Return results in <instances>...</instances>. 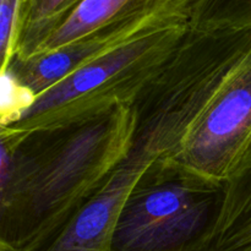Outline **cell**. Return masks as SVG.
<instances>
[{
  "instance_id": "3",
  "label": "cell",
  "mask_w": 251,
  "mask_h": 251,
  "mask_svg": "<svg viewBox=\"0 0 251 251\" xmlns=\"http://www.w3.org/2000/svg\"><path fill=\"white\" fill-rule=\"evenodd\" d=\"M225 181L161 157L140 176L118 217L110 251H210L226 201Z\"/></svg>"
},
{
  "instance_id": "8",
  "label": "cell",
  "mask_w": 251,
  "mask_h": 251,
  "mask_svg": "<svg viewBox=\"0 0 251 251\" xmlns=\"http://www.w3.org/2000/svg\"><path fill=\"white\" fill-rule=\"evenodd\" d=\"M82 0H26L15 55H33L47 36Z\"/></svg>"
},
{
  "instance_id": "4",
  "label": "cell",
  "mask_w": 251,
  "mask_h": 251,
  "mask_svg": "<svg viewBox=\"0 0 251 251\" xmlns=\"http://www.w3.org/2000/svg\"><path fill=\"white\" fill-rule=\"evenodd\" d=\"M199 0H161L95 34L28 58L14 55L0 69L1 122L6 125L38 96L61 82L76 70L146 29L176 17L191 19Z\"/></svg>"
},
{
  "instance_id": "2",
  "label": "cell",
  "mask_w": 251,
  "mask_h": 251,
  "mask_svg": "<svg viewBox=\"0 0 251 251\" xmlns=\"http://www.w3.org/2000/svg\"><path fill=\"white\" fill-rule=\"evenodd\" d=\"M189 28L188 17H176L146 29L69 75L0 127L32 131L77 122L118 103L131 104L168 64Z\"/></svg>"
},
{
  "instance_id": "5",
  "label": "cell",
  "mask_w": 251,
  "mask_h": 251,
  "mask_svg": "<svg viewBox=\"0 0 251 251\" xmlns=\"http://www.w3.org/2000/svg\"><path fill=\"white\" fill-rule=\"evenodd\" d=\"M251 151V47L191 123L171 158L216 181H227Z\"/></svg>"
},
{
  "instance_id": "9",
  "label": "cell",
  "mask_w": 251,
  "mask_h": 251,
  "mask_svg": "<svg viewBox=\"0 0 251 251\" xmlns=\"http://www.w3.org/2000/svg\"><path fill=\"white\" fill-rule=\"evenodd\" d=\"M199 31H249L251 0H199L190 19Z\"/></svg>"
},
{
  "instance_id": "7",
  "label": "cell",
  "mask_w": 251,
  "mask_h": 251,
  "mask_svg": "<svg viewBox=\"0 0 251 251\" xmlns=\"http://www.w3.org/2000/svg\"><path fill=\"white\" fill-rule=\"evenodd\" d=\"M226 185L225 206L210 251H251V151Z\"/></svg>"
},
{
  "instance_id": "10",
  "label": "cell",
  "mask_w": 251,
  "mask_h": 251,
  "mask_svg": "<svg viewBox=\"0 0 251 251\" xmlns=\"http://www.w3.org/2000/svg\"><path fill=\"white\" fill-rule=\"evenodd\" d=\"M26 0H0V69L15 55Z\"/></svg>"
},
{
  "instance_id": "1",
  "label": "cell",
  "mask_w": 251,
  "mask_h": 251,
  "mask_svg": "<svg viewBox=\"0 0 251 251\" xmlns=\"http://www.w3.org/2000/svg\"><path fill=\"white\" fill-rule=\"evenodd\" d=\"M131 104L53 127H0V251H39L127 153Z\"/></svg>"
},
{
  "instance_id": "6",
  "label": "cell",
  "mask_w": 251,
  "mask_h": 251,
  "mask_svg": "<svg viewBox=\"0 0 251 251\" xmlns=\"http://www.w3.org/2000/svg\"><path fill=\"white\" fill-rule=\"evenodd\" d=\"M159 1L161 0H82L44 38L34 54L54 50L97 33Z\"/></svg>"
}]
</instances>
